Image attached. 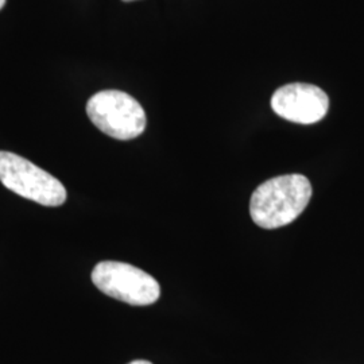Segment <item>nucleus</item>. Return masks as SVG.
I'll list each match as a JSON object with an SVG mask.
<instances>
[{"label": "nucleus", "mask_w": 364, "mask_h": 364, "mask_svg": "<svg viewBox=\"0 0 364 364\" xmlns=\"http://www.w3.org/2000/svg\"><path fill=\"white\" fill-rule=\"evenodd\" d=\"M312 198L311 181L302 174H285L267 180L254 191L251 219L260 228L275 230L293 223Z\"/></svg>", "instance_id": "nucleus-1"}, {"label": "nucleus", "mask_w": 364, "mask_h": 364, "mask_svg": "<svg viewBox=\"0 0 364 364\" xmlns=\"http://www.w3.org/2000/svg\"><path fill=\"white\" fill-rule=\"evenodd\" d=\"M0 182L14 193L45 207H60L66 201L63 182L10 151H0Z\"/></svg>", "instance_id": "nucleus-2"}, {"label": "nucleus", "mask_w": 364, "mask_h": 364, "mask_svg": "<svg viewBox=\"0 0 364 364\" xmlns=\"http://www.w3.org/2000/svg\"><path fill=\"white\" fill-rule=\"evenodd\" d=\"M87 114L99 130L119 141L134 139L146 129L142 105L126 92L111 90L93 95Z\"/></svg>", "instance_id": "nucleus-3"}, {"label": "nucleus", "mask_w": 364, "mask_h": 364, "mask_svg": "<svg viewBox=\"0 0 364 364\" xmlns=\"http://www.w3.org/2000/svg\"><path fill=\"white\" fill-rule=\"evenodd\" d=\"M91 277L105 296L134 306L151 305L161 296L156 278L129 263L103 260L95 266Z\"/></svg>", "instance_id": "nucleus-4"}, {"label": "nucleus", "mask_w": 364, "mask_h": 364, "mask_svg": "<svg viewBox=\"0 0 364 364\" xmlns=\"http://www.w3.org/2000/svg\"><path fill=\"white\" fill-rule=\"evenodd\" d=\"M272 108L278 117L299 124H313L328 114L329 99L326 92L312 84H287L277 90Z\"/></svg>", "instance_id": "nucleus-5"}, {"label": "nucleus", "mask_w": 364, "mask_h": 364, "mask_svg": "<svg viewBox=\"0 0 364 364\" xmlns=\"http://www.w3.org/2000/svg\"><path fill=\"white\" fill-rule=\"evenodd\" d=\"M129 364H153L150 363V362H147V360H134V362H131Z\"/></svg>", "instance_id": "nucleus-6"}, {"label": "nucleus", "mask_w": 364, "mask_h": 364, "mask_svg": "<svg viewBox=\"0 0 364 364\" xmlns=\"http://www.w3.org/2000/svg\"><path fill=\"white\" fill-rule=\"evenodd\" d=\"M6 4V0H0V10L3 9V6Z\"/></svg>", "instance_id": "nucleus-7"}, {"label": "nucleus", "mask_w": 364, "mask_h": 364, "mask_svg": "<svg viewBox=\"0 0 364 364\" xmlns=\"http://www.w3.org/2000/svg\"><path fill=\"white\" fill-rule=\"evenodd\" d=\"M123 1H134V0H123Z\"/></svg>", "instance_id": "nucleus-8"}]
</instances>
